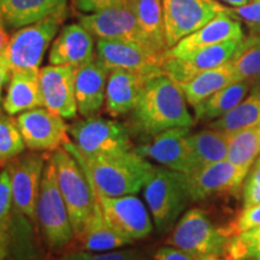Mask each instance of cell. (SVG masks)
Segmentation results:
<instances>
[{"instance_id":"1","label":"cell","mask_w":260,"mask_h":260,"mask_svg":"<svg viewBox=\"0 0 260 260\" xmlns=\"http://www.w3.org/2000/svg\"><path fill=\"white\" fill-rule=\"evenodd\" d=\"M193 125L194 118L188 111L180 84L162 71L148 77L138 104L130 112L129 130L152 138L164 130Z\"/></svg>"},{"instance_id":"2","label":"cell","mask_w":260,"mask_h":260,"mask_svg":"<svg viewBox=\"0 0 260 260\" xmlns=\"http://www.w3.org/2000/svg\"><path fill=\"white\" fill-rule=\"evenodd\" d=\"M63 147L81 162L96 193L105 197H123L139 193L155 168L134 149L107 157H83L70 141Z\"/></svg>"},{"instance_id":"3","label":"cell","mask_w":260,"mask_h":260,"mask_svg":"<svg viewBox=\"0 0 260 260\" xmlns=\"http://www.w3.org/2000/svg\"><path fill=\"white\" fill-rule=\"evenodd\" d=\"M144 197L159 235L171 233L193 201L188 175L164 167L154 168L144 186Z\"/></svg>"},{"instance_id":"4","label":"cell","mask_w":260,"mask_h":260,"mask_svg":"<svg viewBox=\"0 0 260 260\" xmlns=\"http://www.w3.org/2000/svg\"><path fill=\"white\" fill-rule=\"evenodd\" d=\"M56 169L58 187L69 212L74 235L82 232L95 206L96 197L92 181L81 162L67 148H59L51 155Z\"/></svg>"},{"instance_id":"5","label":"cell","mask_w":260,"mask_h":260,"mask_svg":"<svg viewBox=\"0 0 260 260\" xmlns=\"http://www.w3.org/2000/svg\"><path fill=\"white\" fill-rule=\"evenodd\" d=\"M35 217L45 242L52 251H60L74 239L69 212L58 187L52 158L46 160L40 183Z\"/></svg>"},{"instance_id":"6","label":"cell","mask_w":260,"mask_h":260,"mask_svg":"<svg viewBox=\"0 0 260 260\" xmlns=\"http://www.w3.org/2000/svg\"><path fill=\"white\" fill-rule=\"evenodd\" d=\"M68 130L83 157H107L134 149L129 128L115 119L87 117L74 122Z\"/></svg>"},{"instance_id":"7","label":"cell","mask_w":260,"mask_h":260,"mask_svg":"<svg viewBox=\"0 0 260 260\" xmlns=\"http://www.w3.org/2000/svg\"><path fill=\"white\" fill-rule=\"evenodd\" d=\"M230 237L214 225L206 211L193 207L183 213L167 239V245L197 256H224Z\"/></svg>"},{"instance_id":"8","label":"cell","mask_w":260,"mask_h":260,"mask_svg":"<svg viewBox=\"0 0 260 260\" xmlns=\"http://www.w3.org/2000/svg\"><path fill=\"white\" fill-rule=\"evenodd\" d=\"M65 17H48L19 28L10 37L4 57L10 75L19 71H39L44 54Z\"/></svg>"},{"instance_id":"9","label":"cell","mask_w":260,"mask_h":260,"mask_svg":"<svg viewBox=\"0 0 260 260\" xmlns=\"http://www.w3.org/2000/svg\"><path fill=\"white\" fill-rule=\"evenodd\" d=\"M161 5L169 50L214 17L230 11L217 0H161Z\"/></svg>"},{"instance_id":"10","label":"cell","mask_w":260,"mask_h":260,"mask_svg":"<svg viewBox=\"0 0 260 260\" xmlns=\"http://www.w3.org/2000/svg\"><path fill=\"white\" fill-rule=\"evenodd\" d=\"M46 157L31 151L17 155L6 165L11 180L14 206L31 220L37 219L35 211Z\"/></svg>"},{"instance_id":"11","label":"cell","mask_w":260,"mask_h":260,"mask_svg":"<svg viewBox=\"0 0 260 260\" xmlns=\"http://www.w3.org/2000/svg\"><path fill=\"white\" fill-rule=\"evenodd\" d=\"M25 147L34 152L57 151L69 142L63 117L44 107L19 113L16 118Z\"/></svg>"},{"instance_id":"12","label":"cell","mask_w":260,"mask_h":260,"mask_svg":"<svg viewBox=\"0 0 260 260\" xmlns=\"http://www.w3.org/2000/svg\"><path fill=\"white\" fill-rule=\"evenodd\" d=\"M79 23L98 39L136 42L154 52L147 38L145 37L144 31L140 28L134 12L129 8L128 3L112 6L94 14L81 15Z\"/></svg>"},{"instance_id":"13","label":"cell","mask_w":260,"mask_h":260,"mask_svg":"<svg viewBox=\"0 0 260 260\" xmlns=\"http://www.w3.org/2000/svg\"><path fill=\"white\" fill-rule=\"evenodd\" d=\"M190 128L180 126L164 130L152 136L146 144L134 147V151L144 158L152 159L164 168L191 175L194 172L188 136Z\"/></svg>"},{"instance_id":"14","label":"cell","mask_w":260,"mask_h":260,"mask_svg":"<svg viewBox=\"0 0 260 260\" xmlns=\"http://www.w3.org/2000/svg\"><path fill=\"white\" fill-rule=\"evenodd\" d=\"M94 193L106 219L123 235L136 241L146 239L153 232V222L151 220L147 209L134 194L105 197L98 194L95 189Z\"/></svg>"},{"instance_id":"15","label":"cell","mask_w":260,"mask_h":260,"mask_svg":"<svg viewBox=\"0 0 260 260\" xmlns=\"http://www.w3.org/2000/svg\"><path fill=\"white\" fill-rule=\"evenodd\" d=\"M162 58L136 42L98 39L96 60L107 70L123 69L142 75L160 73Z\"/></svg>"},{"instance_id":"16","label":"cell","mask_w":260,"mask_h":260,"mask_svg":"<svg viewBox=\"0 0 260 260\" xmlns=\"http://www.w3.org/2000/svg\"><path fill=\"white\" fill-rule=\"evenodd\" d=\"M240 41L241 40L225 41L200 48L183 57H164L160 69L176 83H184L204 71L229 61L239 47Z\"/></svg>"},{"instance_id":"17","label":"cell","mask_w":260,"mask_h":260,"mask_svg":"<svg viewBox=\"0 0 260 260\" xmlns=\"http://www.w3.org/2000/svg\"><path fill=\"white\" fill-rule=\"evenodd\" d=\"M71 65H47L39 71L44 106L64 119L76 118L77 103L75 94V74Z\"/></svg>"},{"instance_id":"18","label":"cell","mask_w":260,"mask_h":260,"mask_svg":"<svg viewBox=\"0 0 260 260\" xmlns=\"http://www.w3.org/2000/svg\"><path fill=\"white\" fill-rule=\"evenodd\" d=\"M246 175L224 159L188 175L193 201H201L222 194H237L242 189Z\"/></svg>"},{"instance_id":"19","label":"cell","mask_w":260,"mask_h":260,"mask_svg":"<svg viewBox=\"0 0 260 260\" xmlns=\"http://www.w3.org/2000/svg\"><path fill=\"white\" fill-rule=\"evenodd\" d=\"M243 30L237 19L229 12H224L212 21L178 41L167 51L164 57H183L191 52L230 40H242ZM162 57V58H164Z\"/></svg>"},{"instance_id":"20","label":"cell","mask_w":260,"mask_h":260,"mask_svg":"<svg viewBox=\"0 0 260 260\" xmlns=\"http://www.w3.org/2000/svg\"><path fill=\"white\" fill-rule=\"evenodd\" d=\"M94 37L80 23L60 29L52 44L48 61L52 65L80 68L94 60Z\"/></svg>"},{"instance_id":"21","label":"cell","mask_w":260,"mask_h":260,"mask_svg":"<svg viewBox=\"0 0 260 260\" xmlns=\"http://www.w3.org/2000/svg\"><path fill=\"white\" fill-rule=\"evenodd\" d=\"M68 0H0V21L17 30L48 17H67Z\"/></svg>"},{"instance_id":"22","label":"cell","mask_w":260,"mask_h":260,"mask_svg":"<svg viewBox=\"0 0 260 260\" xmlns=\"http://www.w3.org/2000/svg\"><path fill=\"white\" fill-rule=\"evenodd\" d=\"M151 76L123 69L110 71L106 83L105 111L111 117L132 112L138 104L146 81Z\"/></svg>"},{"instance_id":"23","label":"cell","mask_w":260,"mask_h":260,"mask_svg":"<svg viewBox=\"0 0 260 260\" xmlns=\"http://www.w3.org/2000/svg\"><path fill=\"white\" fill-rule=\"evenodd\" d=\"M109 73L110 71L96 59L76 69L75 94L77 110L84 118L95 116L105 104Z\"/></svg>"},{"instance_id":"24","label":"cell","mask_w":260,"mask_h":260,"mask_svg":"<svg viewBox=\"0 0 260 260\" xmlns=\"http://www.w3.org/2000/svg\"><path fill=\"white\" fill-rule=\"evenodd\" d=\"M75 239L79 242L81 251L88 252H109L134 243L132 239L123 235L110 224L98 199L92 216Z\"/></svg>"},{"instance_id":"25","label":"cell","mask_w":260,"mask_h":260,"mask_svg":"<svg viewBox=\"0 0 260 260\" xmlns=\"http://www.w3.org/2000/svg\"><path fill=\"white\" fill-rule=\"evenodd\" d=\"M39 71H19L10 75L8 90L3 100V109L8 115L15 116L44 106Z\"/></svg>"},{"instance_id":"26","label":"cell","mask_w":260,"mask_h":260,"mask_svg":"<svg viewBox=\"0 0 260 260\" xmlns=\"http://www.w3.org/2000/svg\"><path fill=\"white\" fill-rule=\"evenodd\" d=\"M239 81L232 61H226L219 67L206 70L187 82L181 83L180 87L186 96L187 103L191 106L204 102L224 87Z\"/></svg>"},{"instance_id":"27","label":"cell","mask_w":260,"mask_h":260,"mask_svg":"<svg viewBox=\"0 0 260 260\" xmlns=\"http://www.w3.org/2000/svg\"><path fill=\"white\" fill-rule=\"evenodd\" d=\"M136 21L155 53L164 57L169 50L161 0H128Z\"/></svg>"},{"instance_id":"28","label":"cell","mask_w":260,"mask_h":260,"mask_svg":"<svg viewBox=\"0 0 260 260\" xmlns=\"http://www.w3.org/2000/svg\"><path fill=\"white\" fill-rule=\"evenodd\" d=\"M254 83L251 81H237L224 87L204 102L193 106L194 118L198 122H212L239 105L247 94L251 93Z\"/></svg>"},{"instance_id":"29","label":"cell","mask_w":260,"mask_h":260,"mask_svg":"<svg viewBox=\"0 0 260 260\" xmlns=\"http://www.w3.org/2000/svg\"><path fill=\"white\" fill-rule=\"evenodd\" d=\"M188 142L193 159L194 172L213 162L226 159L228 135L222 132L212 128L200 130L194 134H189Z\"/></svg>"},{"instance_id":"30","label":"cell","mask_w":260,"mask_h":260,"mask_svg":"<svg viewBox=\"0 0 260 260\" xmlns=\"http://www.w3.org/2000/svg\"><path fill=\"white\" fill-rule=\"evenodd\" d=\"M260 124V92L252 89L248 96H246L239 105L233 110L210 122L209 128L218 130L224 134L230 135L239 130L255 128Z\"/></svg>"},{"instance_id":"31","label":"cell","mask_w":260,"mask_h":260,"mask_svg":"<svg viewBox=\"0 0 260 260\" xmlns=\"http://www.w3.org/2000/svg\"><path fill=\"white\" fill-rule=\"evenodd\" d=\"M260 154L258 126L239 130L228 135V154L226 160L248 175L253 164Z\"/></svg>"},{"instance_id":"32","label":"cell","mask_w":260,"mask_h":260,"mask_svg":"<svg viewBox=\"0 0 260 260\" xmlns=\"http://www.w3.org/2000/svg\"><path fill=\"white\" fill-rule=\"evenodd\" d=\"M10 259L12 260H35L37 246L34 240V230L28 222V217L14 206L9 223Z\"/></svg>"},{"instance_id":"33","label":"cell","mask_w":260,"mask_h":260,"mask_svg":"<svg viewBox=\"0 0 260 260\" xmlns=\"http://www.w3.org/2000/svg\"><path fill=\"white\" fill-rule=\"evenodd\" d=\"M230 61L239 81L255 83L260 77V35L252 34L243 38Z\"/></svg>"},{"instance_id":"34","label":"cell","mask_w":260,"mask_h":260,"mask_svg":"<svg viewBox=\"0 0 260 260\" xmlns=\"http://www.w3.org/2000/svg\"><path fill=\"white\" fill-rule=\"evenodd\" d=\"M25 144L18 129L17 121L11 115L0 111V168L24 152Z\"/></svg>"},{"instance_id":"35","label":"cell","mask_w":260,"mask_h":260,"mask_svg":"<svg viewBox=\"0 0 260 260\" xmlns=\"http://www.w3.org/2000/svg\"><path fill=\"white\" fill-rule=\"evenodd\" d=\"M58 260H146V258L139 249H122L105 253L73 251L65 253Z\"/></svg>"},{"instance_id":"36","label":"cell","mask_w":260,"mask_h":260,"mask_svg":"<svg viewBox=\"0 0 260 260\" xmlns=\"http://www.w3.org/2000/svg\"><path fill=\"white\" fill-rule=\"evenodd\" d=\"M12 209H14V200H12L11 180H10L9 170L5 168L0 171V233L6 236H8Z\"/></svg>"},{"instance_id":"37","label":"cell","mask_w":260,"mask_h":260,"mask_svg":"<svg viewBox=\"0 0 260 260\" xmlns=\"http://www.w3.org/2000/svg\"><path fill=\"white\" fill-rule=\"evenodd\" d=\"M260 225V204L242 209L235 217L233 222H230L226 226H223L224 233L229 237L239 235L247 230Z\"/></svg>"},{"instance_id":"38","label":"cell","mask_w":260,"mask_h":260,"mask_svg":"<svg viewBox=\"0 0 260 260\" xmlns=\"http://www.w3.org/2000/svg\"><path fill=\"white\" fill-rule=\"evenodd\" d=\"M242 204L243 209L260 204V157L253 164L243 182Z\"/></svg>"},{"instance_id":"39","label":"cell","mask_w":260,"mask_h":260,"mask_svg":"<svg viewBox=\"0 0 260 260\" xmlns=\"http://www.w3.org/2000/svg\"><path fill=\"white\" fill-rule=\"evenodd\" d=\"M230 14L236 19L241 18L242 21H245L249 28L260 24V2L252 0L246 5L230 9Z\"/></svg>"},{"instance_id":"40","label":"cell","mask_w":260,"mask_h":260,"mask_svg":"<svg viewBox=\"0 0 260 260\" xmlns=\"http://www.w3.org/2000/svg\"><path fill=\"white\" fill-rule=\"evenodd\" d=\"M128 0H74L76 9L84 14H94L112 6L126 4Z\"/></svg>"},{"instance_id":"41","label":"cell","mask_w":260,"mask_h":260,"mask_svg":"<svg viewBox=\"0 0 260 260\" xmlns=\"http://www.w3.org/2000/svg\"><path fill=\"white\" fill-rule=\"evenodd\" d=\"M199 258L200 256L190 254L169 245L160 247L154 254V260H199Z\"/></svg>"},{"instance_id":"42","label":"cell","mask_w":260,"mask_h":260,"mask_svg":"<svg viewBox=\"0 0 260 260\" xmlns=\"http://www.w3.org/2000/svg\"><path fill=\"white\" fill-rule=\"evenodd\" d=\"M10 80V70L8 64H6L4 54L0 56V100H2V93L5 83Z\"/></svg>"},{"instance_id":"43","label":"cell","mask_w":260,"mask_h":260,"mask_svg":"<svg viewBox=\"0 0 260 260\" xmlns=\"http://www.w3.org/2000/svg\"><path fill=\"white\" fill-rule=\"evenodd\" d=\"M0 260H10L9 239L3 233H0Z\"/></svg>"},{"instance_id":"44","label":"cell","mask_w":260,"mask_h":260,"mask_svg":"<svg viewBox=\"0 0 260 260\" xmlns=\"http://www.w3.org/2000/svg\"><path fill=\"white\" fill-rule=\"evenodd\" d=\"M10 41V35L8 30H6L5 25L3 24V22L0 21V56L4 54V52L8 47Z\"/></svg>"},{"instance_id":"45","label":"cell","mask_w":260,"mask_h":260,"mask_svg":"<svg viewBox=\"0 0 260 260\" xmlns=\"http://www.w3.org/2000/svg\"><path fill=\"white\" fill-rule=\"evenodd\" d=\"M240 259H253V260H260V245L247 248L245 252L242 253L241 258Z\"/></svg>"},{"instance_id":"46","label":"cell","mask_w":260,"mask_h":260,"mask_svg":"<svg viewBox=\"0 0 260 260\" xmlns=\"http://www.w3.org/2000/svg\"><path fill=\"white\" fill-rule=\"evenodd\" d=\"M220 2L226 3V4H229V5L235 6V8H237V6H242V5L248 4V3L252 2V0H220Z\"/></svg>"},{"instance_id":"47","label":"cell","mask_w":260,"mask_h":260,"mask_svg":"<svg viewBox=\"0 0 260 260\" xmlns=\"http://www.w3.org/2000/svg\"><path fill=\"white\" fill-rule=\"evenodd\" d=\"M199 260H224L222 256L218 255H205V256H200Z\"/></svg>"},{"instance_id":"48","label":"cell","mask_w":260,"mask_h":260,"mask_svg":"<svg viewBox=\"0 0 260 260\" xmlns=\"http://www.w3.org/2000/svg\"><path fill=\"white\" fill-rule=\"evenodd\" d=\"M249 30H251L252 34H259L260 35V24L253 25V27L249 28Z\"/></svg>"},{"instance_id":"49","label":"cell","mask_w":260,"mask_h":260,"mask_svg":"<svg viewBox=\"0 0 260 260\" xmlns=\"http://www.w3.org/2000/svg\"><path fill=\"white\" fill-rule=\"evenodd\" d=\"M252 89H254V90H259L260 92V77L258 80H256V82L254 83V86H253V88Z\"/></svg>"},{"instance_id":"50","label":"cell","mask_w":260,"mask_h":260,"mask_svg":"<svg viewBox=\"0 0 260 260\" xmlns=\"http://www.w3.org/2000/svg\"><path fill=\"white\" fill-rule=\"evenodd\" d=\"M258 133H259V144H260V124L258 126ZM259 157H260V154H259Z\"/></svg>"},{"instance_id":"51","label":"cell","mask_w":260,"mask_h":260,"mask_svg":"<svg viewBox=\"0 0 260 260\" xmlns=\"http://www.w3.org/2000/svg\"><path fill=\"white\" fill-rule=\"evenodd\" d=\"M240 260H253V259H240Z\"/></svg>"},{"instance_id":"52","label":"cell","mask_w":260,"mask_h":260,"mask_svg":"<svg viewBox=\"0 0 260 260\" xmlns=\"http://www.w3.org/2000/svg\"><path fill=\"white\" fill-rule=\"evenodd\" d=\"M254 2H260V0H254Z\"/></svg>"}]
</instances>
